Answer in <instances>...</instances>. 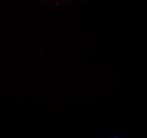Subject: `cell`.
<instances>
[{
  "label": "cell",
  "mask_w": 147,
  "mask_h": 138,
  "mask_svg": "<svg viewBox=\"0 0 147 138\" xmlns=\"http://www.w3.org/2000/svg\"><path fill=\"white\" fill-rule=\"evenodd\" d=\"M112 138H121V137H112Z\"/></svg>",
  "instance_id": "6da1fadb"
}]
</instances>
